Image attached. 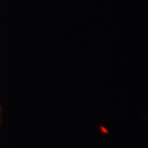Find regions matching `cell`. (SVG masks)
<instances>
[{"label":"cell","instance_id":"6da1fadb","mask_svg":"<svg viewBox=\"0 0 148 148\" xmlns=\"http://www.w3.org/2000/svg\"><path fill=\"white\" fill-rule=\"evenodd\" d=\"M0 112H1V110H0ZM0 119H1V117H0Z\"/></svg>","mask_w":148,"mask_h":148}]
</instances>
